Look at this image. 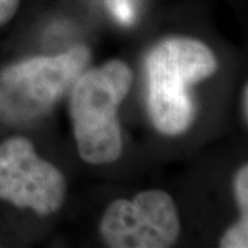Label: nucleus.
Wrapping results in <instances>:
<instances>
[{"mask_svg": "<svg viewBox=\"0 0 248 248\" xmlns=\"http://www.w3.org/2000/svg\"><path fill=\"white\" fill-rule=\"evenodd\" d=\"M90 61L80 45L54 57H33L0 71V122L22 124L47 113L71 89Z\"/></svg>", "mask_w": 248, "mask_h": 248, "instance_id": "obj_3", "label": "nucleus"}, {"mask_svg": "<svg viewBox=\"0 0 248 248\" xmlns=\"http://www.w3.org/2000/svg\"><path fill=\"white\" fill-rule=\"evenodd\" d=\"M179 231L174 199L160 189L141 192L133 200H115L99 223L101 237L112 248L171 247Z\"/></svg>", "mask_w": 248, "mask_h": 248, "instance_id": "obj_4", "label": "nucleus"}, {"mask_svg": "<svg viewBox=\"0 0 248 248\" xmlns=\"http://www.w3.org/2000/svg\"><path fill=\"white\" fill-rule=\"evenodd\" d=\"M133 72L113 60L83 72L73 83L69 110L80 157L89 164H109L123 151L117 109L128 94Z\"/></svg>", "mask_w": 248, "mask_h": 248, "instance_id": "obj_2", "label": "nucleus"}, {"mask_svg": "<svg viewBox=\"0 0 248 248\" xmlns=\"http://www.w3.org/2000/svg\"><path fill=\"white\" fill-rule=\"evenodd\" d=\"M21 0H0V27L6 25L16 16Z\"/></svg>", "mask_w": 248, "mask_h": 248, "instance_id": "obj_9", "label": "nucleus"}, {"mask_svg": "<svg viewBox=\"0 0 248 248\" xmlns=\"http://www.w3.org/2000/svg\"><path fill=\"white\" fill-rule=\"evenodd\" d=\"M241 115L244 117L246 123L248 119V86L244 84L243 87V93H241Z\"/></svg>", "mask_w": 248, "mask_h": 248, "instance_id": "obj_10", "label": "nucleus"}, {"mask_svg": "<svg viewBox=\"0 0 248 248\" xmlns=\"http://www.w3.org/2000/svg\"><path fill=\"white\" fill-rule=\"evenodd\" d=\"M66 181L58 167L42 159L25 137L0 142V200L39 215L61 210Z\"/></svg>", "mask_w": 248, "mask_h": 248, "instance_id": "obj_5", "label": "nucleus"}, {"mask_svg": "<svg viewBox=\"0 0 248 248\" xmlns=\"http://www.w3.org/2000/svg\"><path fill=\"white\" fill-rule=\"evenodd\" d=\"M234 196L239 204L240 214L243 218H248V167L244 164L240 167L234 177Z\"/></svg>", "mask_w": 248, "mask_h": 248, "instance_id": "obj_8", "label": "nucleus"}, {"mask_svg": "<svg viewBox=\"0 0 248 248\" xmlns=\"http://www.w3.org/2000/svg\"><path fill=\"white\" fill-rule=\"evenodd\" d=\"M112 16L123 25H131L137 17V0H105Z\"/></svg>", "mask_w": 248, "mask_h": 248, "instance_id": "obj_7", "label": "nucleus"}, {"mask_svg": "<svg viewBox=\"0 0 248 248\" xmlns=\"http://www.w3.org/2000/svg\"><path fill=\"white\" fill-rule=\"evenodd\" d=\"M217 71L215 54L192 37L166 39L152 48L146 57L148 109L159 133H185L195 119L189 87Z\"/></svg>", "mask_w": 248, "mask_h": 248, "instance_id": "obj_1", "label": "nucleus"}, {"mask_svg": "<svg viewBox=\"0 0 248 248\" xmlns=\"http://www.w3.org/2000/svg\"><path fill=\"white\" fill-rule=\"evenodd\" d=\"M219 246L222 248H247L248 247V218L240 219L225 232Z\"/></svg>", "mask_w": 248, "mask_h": 248, "instance_id": "obj_6", "label": "nucleus"}]
</instances>
